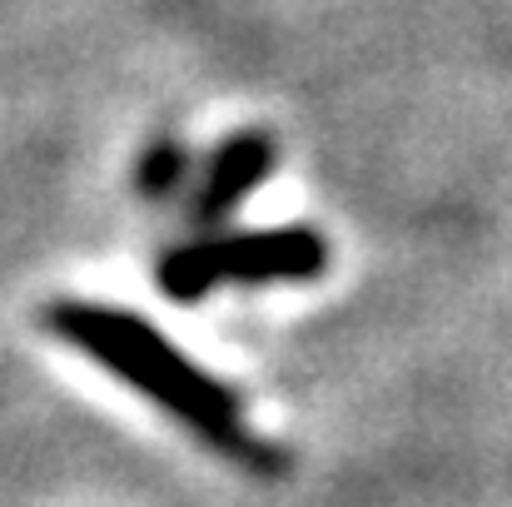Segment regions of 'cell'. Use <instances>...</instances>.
Returning a JSON list of instances; mask_svg holds the SVG:
<instances>
[{
    "label": "cell",
    "mask_w": 512,
    "mask_h": 507,
    "mask_svg": "<svg viewBox=\"0 0 512 507\" xmlns=\"http://www.w3.org/2000/svg\"><path fill=\"white\" fill-rule=\"evenodd\" d=\"M40 319L60 343H70L85 358H95L100 368H110L120 383H130L135 393L160 403L174 423L199 433L224 458L244 463L249 473L274 478V473L289 468L284 448L249 433L239 393H229L214 373H204L194 358H184L170 338L155 324H145L140 314L90 304V299H55V304H45Z\"/></svg>",
    "instance_id": "6da1fadb"
},
{
    "label": "cell",
    "mask_w": 512,
    "mask_h": 507,
    "mask_svg": "<svg viewBox=\"0 0 512 507\" xmlns=\"http://www.w3.org/2000/svg\"><path fill=\"white\" fill-rule=\"evenodd\" d=\"M329 269V239L309 224L214 234L199 244H174L155 264L160 289L174 304H199L219 284H304Z\"/></svg>",
    "instance_id": "7a4b0ae2"
},
{
    "label": "cell",
    "mask_w": 512,
    "mask_h": 507,
    "mask_svg": "<svg viewBox=\"0 0 512 507\" xmlns=\"http://www.w3.org/2000/svg\"><path fill=\"white\" fill-rule=\"evenodd\" d=\"M184 174H189V150L179 140H170V135H160L135 165V189L145 199H165V194H174L184 184Z\"/></svg>",
    "instance_id": "277c9868"
},
{
    "label": "cell",
    "mask_w": 512,
    "mask_h": 507,
    "mask_svg": "<svg viewBox=\"0 0 512 507\" xmlns=\"http://www.w3.org/2000/svg\"><path fill=\"white\" fill-rule=\"evenodd\" d=\"M279 160V145H274V135H264V130H239V135H229L214 155H209V165L199 174V189H194V219L199 224H219V219H229L264 179H269V169Z\"/></svg>",
    "instance_id": "3957f363"
}]
</instances>
